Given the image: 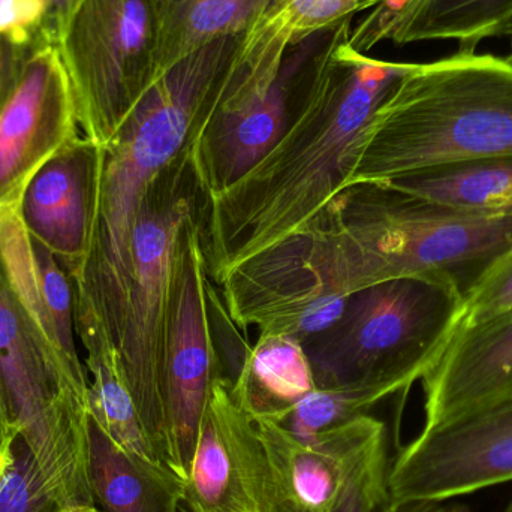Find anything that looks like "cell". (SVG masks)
I'll return each instance as SVG.
<instances>
[{"label": "cell", "instance_id": "cell-1", "mask_svg": "<svg viewBox=\"0 0 512 512\" xmlns=\"http://www.w3.org/2000/svg\"><path fill=\"white\" fill-rule=\"evenodd\" d=\"M414 63L364 56L351 18L331 29L273 149L224 191L201 197L200 240L210 279L295 234L321 215L382 102Z\"/></svg>", "mask_w": 512, "mask_h": 512}, {"label": "cell", "instance_id": "cell-2", "mask_svg": "<svg viewBox=\"0 0 512 512\" xmlns=\"http://www.w3.org/2000/svg\"><path fill=\"white\" fill-rule=\"evenodd\" d=\"M279 246L321 294L349 297L388 280L471 267L480 273L512 248V219L367 183L342 189L310 227Z\"/></svg>", "mask_w": 512, "mask_h": 512}, {"label": "cell", "instance_id": "cell-3", "mask_svg": "<svg viewBox=\"0 0 512 512\" xmlns=\"http://www.w3.org/2000/svg\"><path fill=\"white\" fill-rule=\"evenodd\" d=\"M240 41L242 36L219 39L168 69L104 149L92 254L77 295L101 319L114 345L131 282L132 230L144 195L185 153Z\"/></svg>", "mask_w": 512, "mask_h": 512}, {"label": "cell", "instance_id": "cell-4", "mask_svg": "<svg viewBox=\"0 0 512 512\" xmlns=\"http://www.w3.org/2000/svg\"><path fill=\"white\" fill-rule=\"evenodd\" d=\"M505 158H512V63L457 51L412 65L373 116L339 192Z\"/></svg>", "mask_w": 512, "mask_h": 512}, {"label": "cell", "instance_id": "cell-5", "mask_svg": "<svg viewBox=\"0 0 512 512\" xmlns=\"http://www.w3.org/2000/svg\"><path fill=\"white\" fill-rule=\"evenodd\" d=\"M465 288L450 271L349 295L342 316L303 343L316 390L369 388L388 399L439 363L459 331Z\"/></svg>", "mask_w": 512, "mask_h": 512}, {"label": "cell", "instance_id": "cell-6", "mask_svg": "<svg viewBox=\"0 0 512 512\" xmlns=\"http://www.w3.org/2000/svg\"><path fill=\"white\" fill-rule=\"evenodd\" d=\"M200 200L185 153L150 185L132 230L131 282L116 337L123 381L164 465L168 453L162 397L165 334L180 237L197 216Z\"/></svg>", "mask_w": 512, "mask_h": 512}, {"label": "cell", "instance_id": "cell-7", "mask_svg": "<svg viewBox=\"0 0 512 512\" xmlns=\"http://www.w3.org/2000/svg\"><path fill=\"white\" fill-rule=\"evenodd\" d=\"M0 376L45 492L63 508L95 505L89 388L57 375L33 340L0 264Z\"/></svg>", "mask_w": 512, "mask_h": 512}, {"label": "cell", "instance_id": "cell-8", "mask_svg": "<svg viewBox=\"0 0 512 512\" xmlns=\"http://www.w3.org/2000/svg\"><path fill=\"white\" fill-rule=\"evenodd\" d=\"M331 29L289 48L280 63L240 65L233 57L185 149L201 197L236 183L280 140Z\"/></svg>", "mask_w": 512, "mask_h": 512}, {"label": "cell", "instance_id": "cell-9", "mask_svg": "<svg viewBox=\"0 0 512 512\" xmlns=\"http://www.w3.org/2000/svg\"><path fill=\"white\" fill-rule=\"evenodd\" d=\"M158 0H86L59 51L83 137L107 149L155 81Z\"/></svg>", "mask_w": 512, "mask_h": 512}, {"label": "cell", "instance_id": "cell-10", "mask_svg": "<svg viewBox=\"0 0 512 512\" xmlns=\"http://www.w3.org/2000/svg\"><path fill=\"white\" fill-rule=\"evenodd\" d=\"M210 280L197 213L177 249L162 372L167 465L183 481L191 471L213 385L224 376L210 316Z\"/></svg>", "mask_w": 512, "mask_h": 512}, {"label": "cell", "instance_id": "cell-11", "mask_svg": "<svg viewBox=\"0 0 512 512\" xmlns=\"http://www.w3.org/2000/svg\"><path fill=\"white\" fill-rule=\"evenodd\" d=\"M512 481V393L424 427L396 454L394 502L450 501Z\"/></svg>", "mask_w": 512, "mask_h": 512}, {"label": "cell", "instance_id": "cell-12", "mask_svg": "<svg viewBox=\"0 0 512 512\" xmlns=\"http://www.w3.org/2000/svg\"><path fill=\"white\" fill-rule=\"evenodd\" d=\"M81 138L74 93L59 48L41 42L27 53L0 111V213L20 209L39 170Z\"/></svg>", "mask_w": 512, "mask_h": 512}, {"label": "cell", "instance_id": "cell-13", "mask_svg": "<svg viewBox=\"0 0 512 512\" xmlns=\"http://www.w3.org/2000/svg\"><path fill=\"white\" fill-rule=\"evenodd\" d=\"M179 512H279L258 430L225 376L213 385Z\"/></svg>", "mask_w": 512, "mask_h": 512}, {"label": "cell", "instance_id": "cell-14", "mask_svg": "<svg viewBox=\"0 0 512 512\" xmlns=\"http://www.w3.org/2000/svg\"><path fill=\"white\" fill-rule=\"evenodd\" d=\"M255 426L279 512H331L352 472L388 432L387 424L372 414L312 438H300L271 421Z\"/></svg>", "mask_w": 512, "mask_h": 512}, {"label": "cell", "instance_id": "cell-15", "mask_svg": "<svg viewBox=\"0 0 512 512\" xmlns=\"http://www.w3.org/2000/svg\"><path fill=\"white\" fill-rule=\"evenodd\" d=\"M102 159L104 149L81 138L39 170L21 200L30 236L65 265L75 282L92 254Z\"/></svg>", "mask_w": 512, "mask_h": 512}, {"label": "cell", "instance_id": "cell-16", "mask_svg": "<svg viewBox=\"0 0 512 512\" xmlns=\"http://www.w3.org/2000/svg\"><path fill=\"white\" fill-rule=\"evenodd\" d=\"M424 427L512 393V312L462 331L424 376Z\"/></svg>", "mask_w": 512, "mask_h": 512}, {"label": "cell", "instance_id": "cell-17", "mask_svg": "<svg viewBox=\"0 0 512 512\" xmlns=\"http://www.w3.org/2000/svg\"><path fill=\"white\" fill-rule=\"evenodd\" d=\"M511 30L512 0H403L378 27L351 33V44L363 53L382 39L397 45L456 39L460 53H474L484 39Z\"/></svg>", "mask_w": 512, "mask_h": 512}, {"label": "cell", "instance_id": "cell-18", "mask_svg": "<svg viewBox=\"0 0 512 512\" xmlns=\"http://www.w3.org/2000/svg\"><path fill=\"white\" fill-rule=\"evenodd\" d=\"M316 390L303 343L291 336L259 333L230 391L252 423L282 424L298 403Z\"/></svg>", "mask_w": 512, "mask_h": 512}, {"label": "cell", "instance_id": "cell-19", "mask_svg": "<svg viewBox=\"0 0 512 512\" xmlns=\"http://www.w3.org/2000/svg\"><path fill=\"white\" fill-rule=\"evenodd\" d=\"M89 478L104 512H179L185 481L168 466L123 450L90 417Z\"/></svg>", "mask_w": 512, "mask_h": 512}, {"label": "cell", "instance_id": "cell-20", "mask_svg": "<svg viewBox=\"0 0 512 512\" xmlns=\"http://www.w3.org/2000/svg\"><path fill=\"white\" fill-rule=\"evenodd\" d=\"M271 0H158L155 81L219 39L242 36Z\"/></svg>", "mask_w": 512, "mask_h": 512}, {"label": "cell", "instance_id": "cell-21", "mask_svg": "<svg viewBox=\"0 0 512 512\" xmlns=\"http://www.w3.org/2000/svg\"><path fill=\"white\" fill-rule=\"evenodd\" d=\"M385 183L454 209L512 219V158L445 165Z\"/></svg>", "mask_w": 512, "mask_h": 512}, {"label": "cell", "instance_id": "cell-22", "mask_svg": "<svg viewBox=\"0 0 512 512\" xmlns=\"http://www.w3.org/2000/svg\"><path fill=\"white\" fill-rule=\"evenodd\" d=\"M394 459L387 432L352 472L331 512H393L396 502L390 477Z\"/></svg>", "mask_w": 512, "mask_h": 512}, {"label": "cell", "instance_id": "cell-23", "mask_svg": "<svg viewBox=\"0 0 512 512\" xmlns=\"http://www.w3.org/2000/svg\"><path fill=\"white\" fill-rule=\"evenodd\" d=\"M512 312V248L490 262L465 289L459 331L480 327ZM456 334V336H457Z\"/></svg>", "mask_w": 512, "mask_h": 512}, {"label": "cell", "instance_id": "cell-24", "mask_svg": "<svg viewBox=\"0 0 512 512\" xmlns=\"http://www.w3.org/2000/svg\"><path fill=\"white\" fill-rule=\"evenodd\" d=\"M0 512H63L45 492L29 448L21 438L12 447V462L0 480Z\"/></svg>", "mask_w": 512, "mask_h": 512}, {"label": "cell", "instance_id": "cell-25", "mask_svg": "<svg viewBox=\"0 0 512 512\" xmlns=\"http://www.w3.org/2000/svg\"><path fill=\"white\" fill-rule=\"evenodd\" d=\"M47 0H0V39L20 51L44 41Z\"/></svg>", "mask_w": 512, "mask_h": 512}, {"label": "cell", "instance_id": "cell-26", "mask_svg": "<svg viewBox=\"0 0 512 512\" xmlns=\"http://www.w3.org/2000/svg\"><path fill=\"white\" fill-rule=\"evenodd\" d=\"M33 239V237H32ZM35 246L36 271L39 286L48 309L53 313L57 325L66 339L74 340V301L68 276L60 268V262L45 246L33 239ZM75 342V340H74Z\"/></svg>", "mask_w": 512, "mask_h": 512}, {"label": "cell", "instance_id": "cell-27", "mask_svg": "<svg viewBox=\"0 0 512 512\" xmlns=\"http://www.w3.org/2000/svg\"><path fill=\"white\" fill-rule=\"evenodd\" d=\"M84 2L86 0H47L48 17L44 36V41L47 44L60 47L75 14Z\"/></svg>", "mask_w": 512, "mask_h": 512}, {"label": "cell", "instance_id": "cell-28", "mask_svg": "<svg viewBox=\"0 0 512 512\" xmlns=\"http://www.w3.org/2000/svg\"><path fill=\"white\" fill-rule=\"evenodd\" d=\"M20 438L14 411L0 376V474H5L12 462V447Z\"/></svg>", "mask_w": 512, "mask_h": 512}, {"label": "cell", "instance_id": "cell-29", "mask_svg": "<svg viewBox=\"0 0 512 512\" xmlns=\"http://www.w3.org/2000/svg\"><path fill=\"white\" fill-rule=\"evenodd\" d=\"M27 53L11 47L8 42L0 39V111L5 107L15 83H17Z\"/></svg>", "mask_w": 512, "mask_h": 512}, {"label": "cell", "instance_id": "cell-30", "mask_svg": "<svg viewBox=\"0 0 512 512\" xmlns=\"http://www.w3.org/2000/svg\"><path fill=\"white\" fill-rule=\"evenodd\" d=\"M393 512H471L463 505L447 504L436 499H418V501L399 502Z\"/></svg>", "mask_w": 512, "mask_h": 512}, {"label": "cell", "instance_id": "cell-31", "mask_svg": "<svg viewBox=\"0 0 512 512\" xmlns=\"http://www.w3.org/2000/svg\"><path fill=\"white\" fill-rule=\"evenodd\" d=\"M63 512H98V510H96L95 505H83V507L68 508V510H63Z\"/></svg>", "mask_w": 512, "mask_h": 512}, {"label": "cell", "instance_id": "cell-32", "mask_svg": "<svg viewBox=\"0 0 512 512\" xmlns=\"http://www.w3.org/2000/svg\"><path fill=\"white\" fill-rule=\"evenodd\" d=\"M510 36H511V51H510V56H508L507 59L510 60V62L512 63V30H511Z\"/></svg>", "mask_w": 512, "mask_h": 512}, {"label": "cell", "instance_id": "cell-33", "mask_svg": "<svg viewBox=\"0 0 512 512\" xmlns=\"http://www.w3.org/2000/svg\"><path fill=\"white\" fill-rule=\"evenodd\" d=\"M505 512H512V505H510V507H508V510Z\"/></svg>", "mask_w": 512, "mask_h": 512}, {"label": "cell", "instance_id": "cell-34", "mask_svg": "<svg viewBox=\"0 0 512 512\" xmlns=\"http://www.w3.org/2000/svg\"><path fill=\"white\" fill-rule=\"evenodd\" d=\"M2 477H3V475H2V474H0V480H2Z\"/></svg>", "mask_w": 512, "mask_h": 512}]
</instances>
